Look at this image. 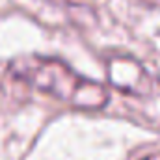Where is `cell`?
Wrapping results in <instances>:
<instances>
[{
    "label": "cell",
    "instance_id": "obj_1",
    "mask_svg": "<svg viewBox=\"0 0 160 160\" xmlns=\"http://www.w3.org/2000/svg\"><path fill=\"white\" fill-rule=\"evenodd\" d=\"M9 73L19 82L77 110H101L108 102V91L102 84L82 77L67 63L54 58H15L9 63Z\"/></svg>",
    "mask_w": 160,
    "mask_h": 160
},
{
    "label": "cell",
    "instance_id": "obj_2",
    "mask_svg": "<svg viewBox=\"0 0 160 160\" xmlns=\"http://www.w3.org/2000/svg\"><path fill=\"white\" fill-rule=\"evenodd\" d=\"M108 80L114 88L130 95H147L153 91V77L149 71L128 56H116L108 63Z\"/></svg>",
    "mask_w": 160,
    "mask_h": 160
},
{
    "label": "cell",
    "instance_id": "obj_3",
    "mask_svg": "<svg viewBox=\"0 0 160 160\" xmlns=\"http://www.w3.org/2000/svg\"><path fill=\"white\" fill-rule=\"evenodd\" d=\"M147 6H157V8H160V0H143Z\"/></svg>",
    "mask_w": 160,
    "mask_h": 160
}]
</instances>
